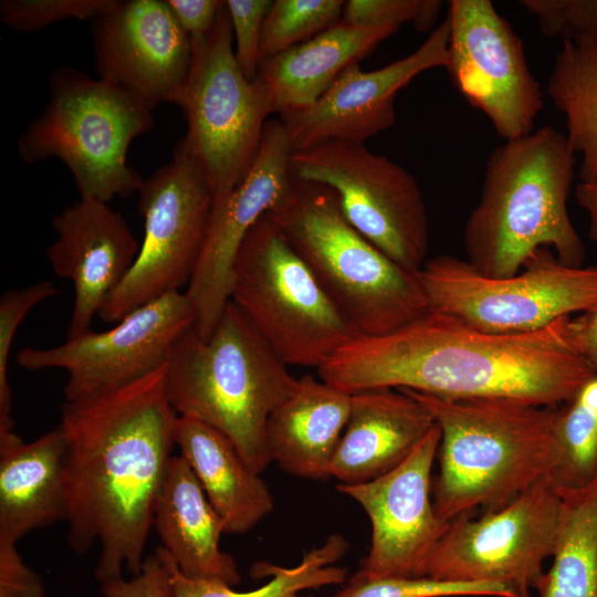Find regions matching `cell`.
I'll list each match as a JSON object with an SVG mask.
<instances>
[{
	"label": "cell",
	"mask_w": 597,
	"mask_h": 597,
	"mask_svg": "<svg viewBox=\"0 0 597 597\" xmlns=\"http://www.w3.org/2000/svg\"><path fill=\"white\" fill-rule=\"evenodd\" d=\"M570 320L504 335L430 310L388 334L354 337L317 370L323 381L347 394L391 388L556 407L597 376L574 342Z\"/></svg>",
	"instance_id": "obj_1"
},
{
	"label": "cell",
	"mask_w": 597,
	"mask_h": 597,
	"mask_svg": "<svg viewBox=\"0 0 597 597\" xmlns=\"http://www.w3.org/2000/svg\"><path fill=\"white\" fill-rule=\"evenodd\" d=\"M167 365V364H166ZM166 365L121 389L62 405L67 540L78 554L100 544L95 576L142 572L179 415Z\"/></svg>",
	"instance_id": "obj_2"
},
{
	"label": "cell",
	"mask_w": 597,
	"mask_h": 597,
	"mask_svg": "<svg viewBox=\"0 0 597 597\" xmlns=\"http://www.w3.org/2000/svg\"><path fill=\"white\" fill-rule=\"evenodd\" d=\"M575 161L566 135L551 126L504 140L490 154L480 199L463 229L473 269L507 277L540 249L583 266L585 247L567 210Z\"/></svg>",
	"instance_id": "obj_3"
},
{
	"label": "cell",
	"mask_w": 597,
	"mask_h": 597,
	"mask_svg": "<svg viewBox=\"0 0 597 597\" xmlns=\"http://www.w3.org/2000/svg\"><path fill=\"white\" fill-rule=\"evenodd\" d=\"M440 430L437 516L494 512L549 474L557 461V407L509 398L444 399L408 389Z\"/></svg>",
	"instance_id": "obj_4"
},
{
	"label": "cell",
	"mask_w": 597,
	"mask_h": 597,
	"mask_svg": "<svg viewBox=\"0 0 597 597\" xmlns=\"http://www.w3.org/2000/svg\"><path fill=\"white\" fill-rule=\"evenodd\" d=\"M298 379L231 300L208 339L193 328L166 365V392L179 416L199 419L226 434L247 464H270L266 422Z\"/></svg>",
	"instance_id": "obj_5"
},
{
	"label": "cell",
	"mask_w": 597,
	"mask_h": 597,
	"mask_svg": "<svg viewBox=\"0 0 597 597\" xmlns=\"http://www.w3.org/2000/svg\"><path fill=\"white\" fill-rule=\"evenodd\" d=\"M268 216L358 336L388 334L430 311L417 273L360 234L329 187L294 178L290 195Z\"/></svg>",
	"instance_id": "obj_6"
},
{
	"label": "cell",
	"mask_w": 597,
	"mask_h": 597,
	"mask_svg": "<svg viewBox=\"0 0 597 597\" xmlns=\"http://www.w3.org/2000/svg\"><path fill=\"white\" fill-rule=\"evenodd\" d=\"M49 92L48 105L18 140L21 159L61 160L81 197L108 203L138 191L144 179L127 164V151L134 139L153 129V111L72 67L51 74Z\"/></svg>",
	"instance_id": "obj_7"
},
{
	"label": "cell",
	"mask_w": 597,
	"mask_h": 597,
	"mask_svg": "<svg viewBox=\"0 0 597 597\" xmlns=\"http://www.w3.org/2000/svg\"><path fill=\"white\" fill-rule=\"evenodd\" d=\"M191 44L190 70L176 102L187 132L175 151L193 161L219 198L248 175L275 111L266 86L258 77L249 81L235 60L226 1L209 34Z\"/></svg>",
	"instance_id": "obj_8"
},
{
	"label": "cell",
	"mask_w": 597,
	"mask_h": 597,
	"mask_svg": "<svg viewBox=\"0 0 597 597\" xmlns=\"http://www.w3.org/2000/svg\"><path fill=\"white\" fill-rule=\"evenodd\" d=\"M231 301L287 366L320 368L358 336L268 213L239 249Z\"/></svg>",
	"instance_id": "obj_9"
},
{
	"label": "cell",
	"mask_w": 597,
	"mask_h": 597,
	"mask_svg": "<svg viewBox=\"0 0 597 597\" xmlns=\"http://www.w3.org/2000/svg\"><path fill=\"white\" fill-rule=\"evenodd\" d=\"M417 276L430 310L493 334L535 332L597 304V266L564 264L549 249L507 277L485 276L446 254L428 259Z\"/></svg>",
	"instance_id": "obj_10"
},
{
	"label": "cell",
	"mask_w": 597,
	"mask_h": 597,
	"mask_svg": "<svg viewBox=\"0 0 597 597\" xmlns=\"http://www.w3.org/2000/svg\"><path fill=\"white\" fill-rule=\"evenodd\" d=\"M292 176L337 195L347 221L402 269L417 273L427 261L428 217L416 178L365 144L328 140L293 150Z\"/></svg>",
	"instance_id": "obj_11"
},
{
	"label": "cell",
	"mask_w": 597,
	"mask_h": 597,
	"mask_svg": "<svg viewBox=\"0 0 597 597\" xmlns=\"http://www.w3.org/2000/svg\"><path fill=\"white\" fill-rule=\"evenodd\" d=\"M138 193L144 238L129 272L98 313L105 323H117L136 308L188 285L214 198L199 168L177 151L143 180Z\"/></svg>",
	"instance_id": "obj_12"
},
{
	"label": "cell",
	"mask_w": 597,
	"mask_h": 597,
	"mask_svg": "<svg viewBox=\"0 0 597 597\" xmlns=\"http://www.w3.org/2000/svg\"><path fill=\"white\" fill-rule=\"evenodd\" d=\"M561 502L546 475L498 511L452 520L426 564L425 577L498 583L516 597H530L554 552Z\"/></svg>",
	"instance_id": "obj_13"
},
{
	"label": "cell",
	"mask_w": 597,
	"mask_h": 597,
	"mask_svg": "<svg viewBox=\"0 0 597 597\" xmlns=\"http://www.w3.org/2000/svg\"><path fill=\"white\" fill-rule=\"evenodd\" d=\"M195 322L186 293L174 292L136 308L108 331L90 332L50 348L23 347L15 359L31 371L65 370V400H81L121 389L164 367Z\"/></svg>",
	"instance_id": "obj_14"
},
{
	"label": "cell",
	"mask_w": 597,
	"mask_h": 597,
	"mask_svg": "<svg viewBox=\"0 0 597 597\" xmlns=\"http://www.w3.org/2000/svg\"><path fill=\"white\" fill-rule=\"evenodd\" d=\"M446 18L453 86L504 140L531 134L544 98L521 38L489 0H451Z\"/></svg>",
	"instance_id": "obj_15"
},
{
	"label": "cell",
	"mask_w": 597,
	"mask_h": 597,
	"mask_svg": "<svg viewBox=\"0 0 597 597\" xmlns=\"http://www.w3.org/2000/svg\"><path fill=\"white\" fill-rule=\"evenodd\" d=\"M293 146L280 119L265 124L256 158L244 179L213 199L202 249L185 291L193 306V329L208 339L231 300L233 264L252 227L290 195Z\"/></svg>",
	"instance_id": "obj_16"
},
{
	"label": "cell",
	"mask_w": 597,
	"mask_h": 597,
	"mask_svg": "<svg viewBox=\"0 0 597 597\" xmlns=\"http://www.w3.org/2000/svg\"><path fill=\"white\" fill-rule=\"evenodd\" d=\"M440 443L437 425L409 457L388 473L360 484H338L371 523V543L358 575L366 578L425 577L426 564L449 523L430 499L431 470Z\"/></svg>",
	"instance_id": "obj_17"
},
{
	"label": "cell",
	"mask_w": 597,
	"mask_h": 597,
	"mask_svg": "<svg viewBox=\"0 0 597 597\" xmlns=\"http://www.w3.org/2000/svg\"><path fill=\"white\" fill-rule=\"evenodd\" d=\"M92 35L101 80L151 111L161 103L176 104L192 44L166 0H117L93 21Z\"/></svg>",
	"instance_id": "obj_18"
},
{
	"label": "cell",
	"mask_w": 597,
	"mask_h": 597,
	"mask_svg": "<svg viewBox=\"0 0 597 597\" xmlns=\"http://www.w3.org/2000/svg\"><path fill=\"white\" fill-rule=\"evenodd\" d=\"M449 34L446 18L411 54L370 72L353 64L311 106L281 114L293 149L328 140L365 144L390 128L398 92L420 73L446 67Z\"/></svg>",
	"instance_id": "obj_19"
},
{
	"label": "cell",
	"mask_w": 597,
	"mask_h": 597,
	"mask_svg": "<svg viewBox=\"0 0 597 597\" xmlns=\"http://www.w3.org/2000/svg\"><path fill=\"white\" fill-rule=\"evenodd\" d=\"M52 224L57 237L46 258L74 290L70 339L92 332L94 317L129 272L140 244L119 212L90 197L63 209Z\"/></svg>",
	"instance_id": "obj_20"
},
{
	"label": "cell",
	"mask_w": 597,
	"mask_h": 597,
	"mask_svg": "<svg viewBox=\"0 0 597 597\" xmlns=\"http://www.w3.org/2000/svg\"><path fill=\"white\" fill-rule=\"evenodd\" d=\"M349 417L331 465L339 484L377 479L404 462L436 425L428 409L405 390L350 394Z\"/></svg>",
	"instance_id": "obj_21"
},
{
	"label": "cell",
	"mask_w": 597,
	"mask_h": 597,
	"mask_svg": "<svg viewBox=\"0 0 597 597\" xmlns=\"http://www.w3.org/2000/svg\"><path fill=\"white\" fill-rule=\"evenodd\" d=\"M66 519L65 441L60 426L31 442L0 432V545Z\"/></svg>",
	"instance_id": "obj_22"
},
{
	"label": "cell",
	"mask_w": 597,
	"mask_h": 597,
	"mask_svg": "<svg viewBox=\"0 0 597 597\" xmlns=\"http://www.w3.org/2000/svg\"><path fill=\"white\" fill-rule=\"evenodd\" d=\"M163 548L187 577L234 586L240 574L233 557L221 551L224 524L182 455H172L155 511Z\"/></svg>",
	"instance_id": "obj_23"
},
{
	"label": "cell",
	"mask_w": 597,
	"mask_h": 597,
	"mask_svg": "<svg viewBox=\"0 0 597 597\" xmlns=\"http://www.w3.org/2000/svg\"><path fill=\"white\" fill-rule=\"evenodd\" d=\"M350 398V394L312 375L298 378L296 389L268 419L265 434L271 461L298 478H331L332 461L349 417Z\"/></svg>",
	"instance_id": "obj_24"
},
{
	"label": "cell",
	"mask_w": 597,
	"mask_h": 597,
	"mask_svg": "<svg viewBox=\"0 0 597 597\" xmlns=\"http://www.w3.org/2000/svg\"><path fill=\"white\" fill-rule=\"evenodd\" d=\"M399 27L357 25L342 20L313 39L261 61L258 78L269 90L275 113L311 106L347 67L359 63Z\"/></svg>",
	"instance_id": "obj_25"
},
{
	"label": "cell",
	"mask_w": 597,
	"mask_h": 597,
	"mask_svg": "<svg viewBox=\"0 0 597 597\" xmlns=\"http://www.w3.org/2000/svg\"><path fill=\"white\" fill-rule=\"evenodd\" d=\"M175 443L222 519L226 533L243 534L273 511L274 500L266 483L221 431L199 419L179 416Z\"/></svg>",
	"instance_id": "obj_26"
},
{
	"label": "cell",
	"mask_w": 597,
	"mask_h": 597,
	"mask_svg": "<svg viewBox=\"0 0 597 597\" xmlns=\"http://www.w3.org/2000/svg\"><path fill=\"white\" fill-rule=\"evenodd\" d=\"M547 94L564 114L566 139L582 156L580 181L597 177V36L564 38L547 81Z\"/></svg>",
	"instance_id": "obj_27"
},
{
	"label": "cell",
	"mask_w": 597,
	"mask_h": 597,
	"mask_svg": "<svg viewBox=\"0 0 597 597\" xmlns=\"http://www.w3.org/2000/svg\"><path fill=\"white\" fill-rule=\"evenodd\" d=\"M559 495L553 563L536 590L540 597H597V479Z\"/></svg>",
	"instance_id": "obj_28"
},
{
	"label": "cell",
	"mask_w": 597,
	"mask_h": 597,
	"mask_svg": "<svg viewBox=\"0 0 597 597\" xmlns=\"http://www.w3.org/2000/svg\"><path fill=\"white\" fill-rule=\"evenodd\" d=\"M348 549V542L339 534H333L325 542L308 551L294 567L259 564L254 575H271L265 585L249 591H238L220 582L190 578L177 567L168 553L159 547L170 575L172 597H305L303 590L342 584L347 569L335 566Z\"/></svg>",
	"instance_id": "obj_29"
},
{
	"label": "cell",
	"mask_w": 597,
	"mask_h": 597,
	"mask_svg": "<svg viewBox=\"0 0 597 597\" xmlns=\"http://www.w3.org/2000/svg\"><path fill=\"white\" fill-rule=\"evenodd\" d=\"M557 461L548 478L559 494L580 491L597 479V417L575 398L557 408Z\"/></svg>",
	"instance_id": "obj_30"
},
{
	"label": "cell",
	"mask_w": 597,
	"mask_h": 597,
	"mask_svg": "<svg viewBox=\"0 0 597 597\" xmlns=\"http://www.w3.org/2000/svg\"><path fill=\"white\" fill-rule=\"evenodd\" d=\"M344 0H275L265 17L260 62L306 42L343 19Z\"/></svg>",
	"instance_id": "obj_31"
},
{
	"label": "cell",
	"mask_w": 597,
	"mask_h": 597,
	"mask_svg": "<svg viewBox=\"0 0 597 597\" xmlns=\"http://www.w3.org/2000/svg\"><path fill=\"white\" fill-rule=\"evenodd\" d=\"M516 597L509 587L498 583H464L437 580L429 577L366 578L354 575L333 597Z\"/></svg>",
	"instance_id": "obj_32"
},
{
	"label": "cell",
	"mask_w": 597,
	"mask_h": 597,
	"mask_svg": "<svg viewBox=\"0 0 597 597\" xmlns=\"http://www.w3.org/2000/svg\"><path fill=\"white\" fill-rule=\"evenodd\" d=\"M59 294L54 284L42 281L6 291L0 297V432L14 430L8 360L13 338L27 314L39 303Z\"/></svg>",
	"instance_id": "obj_33"
},
{
	"label": "cell",
	"mask_w": 597,
	"mask_h": 597,
	"mask_svg": "<svg viewBox=\"0 0 597 597\" xmlns=\"http://www.w3.org/2000/svg\"><path fill=\"white\" fill-rule=\"evenodd\" d=\"M117 0H2L0 19L17 32H34L55 22L95 20Z\"/></svg>",
	"instance_id": "obj_34"
},
{
	"label": "cell",
	"mask_w": 597,
	"mask_h": 597,
	"mask_svg": "<svg viewBox=\"0 0 597 597\" xmlns=\"http://www.w3.org/2000/svg\"><path fill=\"white\" fill-rule=\"evenodd\" d=\"M441 7L438 0H349L342 20L357 25L410 22L416 30L425 32L433 27Z\"/></svg>",
	"instance_id": "obj_35"
},
{
	"label": "cell",
	"mask_w": 597,
	"mask_h": 597,
	"mask_svg": "<svg viewBox=\"0 0 597 597\" xmlns=\"http://www.w3.org/2000/svg\"><path fill=\"white\" fill-rule=\"evenodd\" d=\"M546 36H597V0H522Z\"/></svg>",
	"instance_id": "obj_36"
},
{
	"label": "cell",
	"mask_w": 597,
	"mask_h": 597,
	"mask_svg": "<svg viewBox=\"0 0 597 597\" xmlns=\"http://www.w3.org/2000/svg\"><path fill=\"white\" fill-rule=\"evenodd\" d=\"M272 2L269 0L226 1L232 25L235 60L249 81L258 77L262 29Z\"/></svg>",
	"instance_id": "obj_37"
},
{
	"label": "cell",
	"mask_w": 597,
	"mask_h": 597,
	"mask_svg": "<svg viewBox=\"0 0 597 597\" xmlns=\"http://www.w3.org/2000/svg\"><path fill=\"white\" fill-rule=\"evenodd\" d=\"M104 597H172L169 570L156 549L145 558L142 572L132 580L123 577L102 583Z\"/></svg>",
	"instance_id": "obj_38"
},
{
	"label": "cell",
	"mask_w": 597,
	"mask_h": 597,
	"mask_svg": "<svg viewBox=\"0 0 597 597\" xmlns=\"http://www.w3.org/2000/svg\"><path fill=\"white\" fill-rule=\"evenodd\" d=\"M0 597H45L40 576L23 563L17 546H0Z\"/></svg>",
	"instance_id": "obj_39"
},
{
	"label": "cell",
	"mask_w": 597,
	"mask_h": 597,
	"mask_svg": "<svg viewBox=\"0 0 597 597\" xmlns=\"http://www.w3.org/2000/svg\"><path fill=\"white\" fill-rule=\"evenodd\" d=\"M171 13L190 40H198L212 30L222 0H166Z\"/></svg>",
	"instance_id": "obj_40"
},
{
	"label": "cell",
	"mask_w": 597,
	"mask_h": 597,
	"mask_svg": "<svg viewBox=\"0 0 597 597\" xmlns=\"http://www.w3.org/2000/svg\"><path fill=\"white\" fill-rule=\"evenodd\" d=\"M570 327L578 350L597 370V304L572 318Z\"/></svg>",
	"instance_id": "obj_41"
},
{
	"label": "cell",
	"mask_w": 597,
	"mask_h": 597,
	"mask_svg": "<svg viewBox=\"0 0 597 597\" xmlns=\"http://www.w3.org/2000/svg\"><path fill=\"white\" fill-rule=\"evenodd\" d=\"M575 196L588 217V237L597 242V177L579 181L575 187Z\"/></svg>",
	"instance_id": "obj_42"
},
{
	"label": "cell",
	"mask_w": 597,
	"mask_h": 597,
	"mask_svg": "<svg viewBox=\"0 0 597 597\" xmlns=\"http://www.w3.org/2000/svg\"><path fill=\"white\" fill-rule=\"evenodd\" d=\"M596 417H597V411L595 412Z\"/></svg>",
	"instance_id": "obj_43"
}]
</instances>
